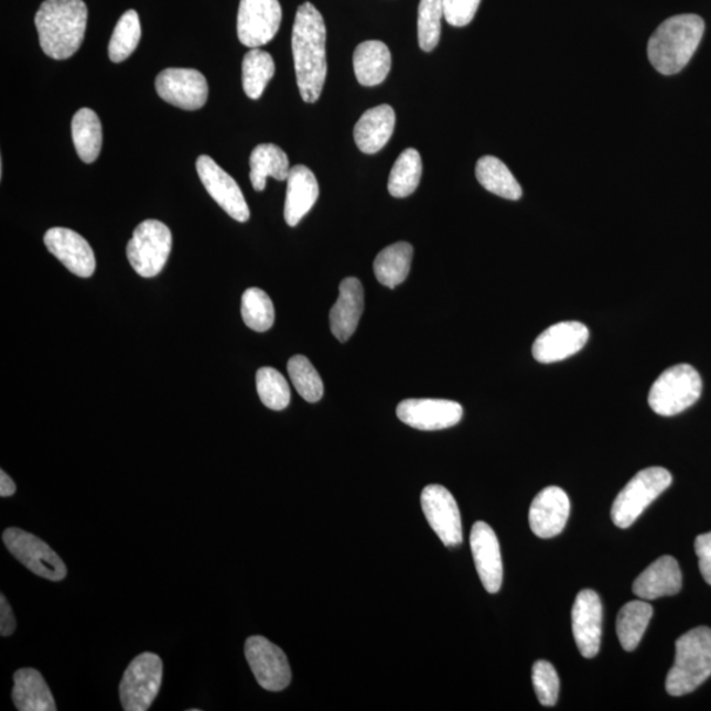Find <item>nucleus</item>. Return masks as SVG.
<instances>
[{"instance_id": "3", "label": "nucleus", "mask_w": 711, "mask_h": 711, "mask_svg": "<svg viewBox=\"0 0 711 711\" xmlns=\"http://www.w3.org/2000/svg\"><path fill=\"white\" fill-rule=\"evenodd\" d=\"M705 23L694 13L676 15L661 23L648 42V60L664 76L680 73L699 47Z\"/></svg>"}, {"instance_id": "29", "label": "nucleus", "mask_w": 711, "mask_h": 711, "mask_svg": "<svg viewBox=\"0 0 711 711\" xmlns=\"http://www.w3.org/2000/svg\"><path fill=\"white\" fill-rule=\"evenodd\" d=\"M476 177L481 186L500 198L518 201L524 194L510 169L494 155H484L477 161Z\"/></svg>"}, {"instance_id": "8", "label": "nucleus", "mask_w": 711, "mask_h": 711, "mask_svg": "<svg viewBox=\"0 0 711 711\" xmlns=\"http://www.w3.org/2000/svg\"><path fill=\"white\" fill-rule=\"evenodd\" d=\"M162 682L160 656L144 653L134 658L121 679L119 693L126 711H146L152 707Z\"/></svg>"}, {"instance_id": "10", "label": "nucleus", "mask_w": 711, "mask_h": 711, "mask_svg": "<svg viewBox=\"0 0 711 711\" xmlns=\"http://www.w3.org/2000/svg\"><path fill=\"white\" fill-rule=\"evenodd\" d=\"M282 22L279 0H241L237 12V36L248 47H260L276 37Z\"/></svg>"}, {"instance_id": "35", "label": "nucleus", "mask_w": 711, "mask_h": 711, "mask_svg": "<svg viewBox=\"0 0 711 711\" xmlns=\"http://www.w3.org/2000/svg\"><path fill=\"white\" fill-rule=\"evenodd\" d=\"M241 316L246 326L256 332L273 327L274 306L266 291L250 288L241 297Z\"/></svg>"}, {"instance_id": "16", "label": "nucleus", "mask_w": 711, "mask_h": 711, "mask_svg": "<svg viewBox=\"0 0 711 711\" xmlns=\"http://www.w3.org/2000/svg\"><path fill=\"white\" fill-rule=\"evenodd\" d=\"M589 341V330L580 322H560L541 332L532 345L535 360L553 364L565 360L582 348Z\"/></svg>"}, {"instance_id": "42", "label": "nucleus", "mask_w": 711, "mask_h": 711, "mask_svg": "<svg viewBox=\"0 0 711 711\" xmlns=\"http://www.w3.org/2000/svg\"><path fill=\"white\" fill-rule=\"evenodd\" d=\"M17 628V620L13 616L12 608L7 602L4 595H0V634L9 636Z\"/></svg>"}, {"instance_id": "28", "label": "nucleus", "mask_w": 711, "mask_h": 711, "mask_svg": "<svg viewBox=\"0 0 711 711\" xmlns=\"http://www.w3.org/2000/svg\"><path fill=\"white\" fill-rule=\"evenodd\" d=\"M412 255H414V248L405 241L392 244V246L383 249L374 263L378 282L389 289L401 284L410 273Z\"/></svg>"}, {"instance_id": "1", "label": "nucleus", "mask_w": 711, "mask_h": 711, "mask_svg": "<svg viewBox=\"0 0 711 711\" xmlns=\"http://www.w3.org/2000/svg\"><path fill=\"white\" fill-rule=\"evenodd\" d=\"M326 24L309 2L298 7L291 36L298 89L306 104L320 99L327 77Z\"/></svg>"}, {"instance_id": "4", "label": "nucleus", "mask_w": 711, "mask_h": 711, "mask_svg": "<svg viewBox=\"0 0 711 711\" xmlns=\"http://www.w3.org/2000/svg\"><path fill=\"white\" fill-rule=\"evenodd\" d=\"M711 676V628L697 627L676 642L674 667L667 676L670 696L694 692Z\"/></svg>"}, {"instance_id": "5", "label": "nucleus", "mask_w": 711, "mask_h": 711, "mask_svg": "<svg viewBox=\"0 0 711 711\" xmlns=\"http://www.w3.org/2000/svg\"><path fill=\"white\" fill-rule=\"evenodd\" d=\"M702 379L692 365L679 364L668 368L651 386L649 408L661 417H674L699 401Z\"/></svg>"}, {"instance_id": "32", "label": "nucleus", "mask_w": 711, "mask_h": 711, "mask_svg": "<svg viewBox=\"0 0 711 711\" xmlns=\"http://www.w3.org/2000/svg\"><path fill=\"white\" fill-rule=\"evenodd\" d=\"M243 89L250 99H259L276 73L274 60L260 47L250 50L243 60Z\"/></svg>"}, {"instance_id": "6", "label": "nucleus", "mask_w": 711, "mask_h": 711, "mask_svg": "<svg viewBox=\"0 0 711 711\" xmlns=\"http://www.w3.org/2000/svg\"><path fill=\"white\" fill-rule=\"evenodd\" d=\"M672 484V474L660 466L643 470L616 496L612 507L614 525L632 527L643 511Z\"/></svg>"}, {"instance_id": "23", "label": "nucleus", "mask_w": 711, "mask_h": 711, "mask_svg": "<svg viewBox=\"0 0 711 711\" xmlns=\"http://www.w3.org/2000/svg\"><path fill=\"white\" fill-rule=\"evenodd\" d=\"M287 181L288 192L283 215L288 226L295 227L314 207L320 196V184L315 174L304 165L291 168Z\"/></svg>"}, {"instance_id": "15", "label": "nucleus", "mask_w": 711, "mask_h": 711, "mask_svg": "<svg viewBox=\"0 0 711 711\" xmlns=\"http://www.w3.org/2000/svg\"><path fill=\"white\" fill-rule=\"evenodd\" d=\"M463 414V406L449 399H406L397 408L399 421L421 431L450 429Z\"/></svg>"}, {"instance_id": "20", "label": "nucleus", "mask_w": 711, "mask_h": 711, "mask_svg": "<svg viewBox=\"0 0 711 711\" xmlns=\"http://www.w3.org/2000/svg\"><path fill=\"white\" fill-rule=\"evenodd\" d=\"M571 500L568 494L558 486H548L534 498L528 521L531 530L541 539H551L563 532Z\"/></svg>"}, {"instance_id": "30", "label": "nucleus", "mask_w": 711, "mask_h": 711, "mask_svg": "<svg viewBox=\"0 0 711 711\" xmlns=\"http://www.w3.org/2000/svg\"><path fill=\"white\" fill-rule=\"evenodd\" d=\"M654 615V608L645 600L628 602L616 618V634L625 651L632 653L639 646Z\"/></svg>"}, {"instance_id": "36", "label": "nucleus", "mask_w": 711, "mask_h": 711, "mask_svg": "<svg viewBox=\"0 0 711 711\" xmlns=\"http://www.w3.org/2000/svg\"><path fill=\"white\" fill-rule=\"evenodd\" d=\"M288 371L294 388L304 401L315 403L324 395V385L320 374L303 355H295L288 363Z\"/></svg>"}, {"instance_id": "39", "label": "nucleus", "mask_w": 711, "mask_h": 711, "mask_svg": "<svg viewBox=\"0 0 711 711\" xmlns=\"http://www.w3.org/2000/svg\"><path fill=\"white\" fill-rule=\"evenodd\" d=\"M532 683L541 705L553 707L558 702L560 680L551 662L539 660L534 664Z\"/></svg>"}, {"instance_id": "34", "label": "nucleus", "mask_w": 711, "mask_h": 711, "mask_svg": "<svg viewBox=\"0 0 711 711\" xmlns=\"http://www.w3.org/2000/svg\"><path fill=\"white\" fill-rule=\"evenodd\" d=\"M141 39V25L138 12L130 10L119 19L110 44H108V56L115 64L123 63L137 51Z\"/></svg>"}, {"instance_id": "22", "label": "nucleus", "mask_w": 711, "mask_h": 711, "mask_svg": "<svg viewBox=\"0 0 711 711\" xmlns=\"http://www.w3.org/2000/svg\"><path fill=\"white\" fill-rule=\"evenodd\" d=\"M682 574L679 563L672 557H661L649 565L634 581L636 597L645 601L675 595L681 591Z\"/></svg>"}, {"instance_id": "9", "label": "nucleus", "mask_w": 711, "mask_h": 711, "mask_svg": "<svg viewBox=\"0 0 711 711\" xmlns=\"http://www.w3.org/2000/svg\"><path fill=\"white\" fill-rule=\"evenodd\" d=\"M3 541L12 557L40 578L50 581L66 578L67 569L64 561L35 535L11 527L3 532Z\"/></svg>"}, {"instance_id": "2", "label": "nucleus", "mask_w": 711, "mask_h": 711, "mask_svg": "<svg viewBox=\"0 0 711 711\" xmlns=\"http://www.w3.org/2000/svg\"><path fill=\"white\" fill-rule=\"evenodd\" d=\"M84 0H45L35 17L39 42L47 57L71 58L84 43L87 26Z\"/></svg>"}, {"instance_id": "13", "label": "nucleus", "mask_w": 711, "mask_h": 711, "mask_svg": "<svg viewBox=\"0 0 711 711\" xmlns=\"http://www.w3.org/2000/svg\"><path fill=\"white\" fill-rule=\"evenodd\" d=\"M427 521L445 547H456L463 541L462 516L456 499L442 485L425 486L421 496Z\"/></svg>"}, {"instance_id": "37", "label": "nucleus", "mask_w": 711, "mask_h": 711, "mask_svg": "<svg viewBox=\"0 0 711 711\" xmlns=\"http://www.w3.org/2000/svg\"><path fill=\"white\" fill-rule=\"evenodd\" d=\"M257 395L268 409L281 411L288 408L291 399L290 386L279 370L266 367L257 370Z\"/></svg>"}, {"instance_id": "41", "label": "nucleus", "mask_w": 711, "mask_h": 711, "mask_svg": "<svg viewBox=\"0 0 711 711\" xmlns=\"http://www.w3.org/2000/svg\"><path fill=\"white\" fill-rule=\"evenodd\" d=\"M694 550L697 557H699L702 578L711 585V531L697 537Z\"/></svg>"}, {"instance_id": "21", "label": "nucleus", "mask_w": 711, "mask_h": 711, "mask_svg": "<svg viewBox=\"0 0 711 711\" xmlns=\"http://www.w3.org/2000/svg\"><path fill=\"white\" fill-rule=\"evenodd\" d=\"M364 311V289L360 281L349 277L341 283L338 298L330 313L332 335L345 343L355 334Z\"/></svg>"}, {"instance_id": "25", "label": "nucleus", "mask_w": 711, "mask_h": 711, "mask_svg": "<svg viewBox=\"0 0 711 711\" xmlns=\"http://www.w3.org/2000/svg\"><path fill=\"white\" fill-rule=\"evenodd\" d=\"M12 700L20 711H56V702L42 674L23 668L13 675Z\"/></svg>"}, {"instance_id": "38", "label": "nucleus", "mask_w": 711, "mask_h": 711, "mask_svg": "<svg viewBox=\"0 0 711 711\" xmlns=\"http://www.w3.org/2000/svg\"><path fill=\"white\" fill-rule=\"evenodd\" d=\"M443 18V0H421L418 10V39L422 51L435 50L442 35Z\"/></svg>"}, {"instance_id": "14", "label": "nucleus", "mask_w": 711, "mask_h": 711, "mask_svg": "<svg viewBox=\"0 0 711 711\" xmlns=\"http://www.w3.org/2000/svg\"><path fill=\"white\" fill-rule=\"evenodd\" d=\"M196 172L207 193L233 219L246 223L250 218V212L241 188L227 172L208 158L200 155L196 160Z\"/></svg>"}, {"instance_id": "40", "label": "nucleus", "mask_w": 711, "mask_h": 711, "mask_svg": "<svg viewBox=\"0 0 711 711\" xmlns=\"http://www.w3.org/2000/svg\"><path fill=\"white\" fill-rule=\"evenodd\" d=\"M481 0H443L444 19L453 26L468 25L478 10Z\"/></svg>"}, {"instance_id": "26", "label": "nucleus", "mask_w": 711, "mask_h": 711, "mask_svg": "<svg viewBox=\"0 0 711 711\" xmlns=\"http://www.w3.org/2000/svg\"><path fill=\"white\" fill-rule=\"evenodd\" d=\"M354 69L358 84L367 87L381 85L391 69L388 45L377 40L358 45L354 53Z\"/></svg>"}, {"instance_id": "19", "label": "nucleus", "mask_w": 711, "mask_h": 711, "mask_svg": "<svg viewBox=\"0 0 711 711\" xmlns=\"http://www.w3.org/2000/svg\"><path fill=\"white\" fill-rule=\"evenodd\" d=\"M572 629L579 651L586 659L594 658L601 647L602 604L600 595L585 589L575 597L572 608Z\"/></svg>"}, {"instance_id": "43", "label": "nucleus", "mask_w": 711, "mask_h": 711, "mask_svg": "<svg viewBox=\"0 0 711 711\" xmlns=\"http://www.w3.org/2000/svg\"><path fill=\"white\" fill-rule=\"evenodd\" d=\"M17 493V485L13 483L9 474L4 471L0 472V496L11 497Z\"/></svg>"}, {"instance_id": "33", "label": "nucleus", "mask_w": 711, "mask_h": 711, "mask_svg": "<svg viewBox=\"0 0 711 711\" xmlns=\"http://www.w3.org/2000/svg\"><path fill=\"white\" fill-rule=\"evenodd\" d=\"M423 172L421 154L414 148L406 149L390 172L388 190L395 198H406L416 192Z\"/></svg>"}, {"instance_id": "12", "label": "nucleus", "mask_w": 711, "mask_h": 711, "mask_svg": "<svg viewBox=\"0 0 711 711\" xmlns=\"http://www.w3.org/2000/svg\"><path fill=\"white\" fill-rule=\"evenodd\" d=\"M246 658L259 686L269 692H281L291 681L287 655L263 636H250L246 642Z\"/></svg>"}, {"instance_id": "31", "label": "nucleus", "mask_w": 711, "mask_h": 711, "mask_svg": "<svg viewBox=\"0 0 711 711\" xmlns=\"http://www.w3.org/2000/svg\"><path fill=\"white\" fill-rule=\"evenodd\" d=\"M72 138L78 158L85 164L98 159L101 149V125L98 115L91 108H80L72 120Z\"/></svg>"}, {"instance_id": "27", "label": "nucleus", "mask_w": 711, "mask_h": 711, "mask_svg": "<svg viewBox=\"0 0 711 711\" xmlns=\"http://www.w3.org/2000/svg\"><path fill=\"white\" fill-rule=\"evenodd\" d=\"M250 182L256 192H262L267 186V179L287 181L290 173V164L287 153L276 144H260L254 149L249 159Z\"/></svg>"}, {"instance_id": "7", "label": "nucleus", "mask_w": 711, "mask_h": 711, "mask_svg": "<svg viewBox=\"0 0 711 711\" xmlns=\"http://www.w3.org/2000/svg\"><path fill=\"white\" fill-rule=\"evenodd\" d=\"M172 246L171 229L162 222L148 219L140 223L128 243V261L139 276L152 279L166 266Z\"/></svg>"}, {"instance_id": "24", "label": "nucleus", "mask_w": 711, "mask_h": 711, "mask_svg": "<svg viewBox=\"0 0 711 711\" xmlns=\"http://www.w3.org/2000/svg\"><path fill=\"white\" fill-rule=\"evenodd\" d=\"M396 128V112L389 105L365 111L354 130L356 146L363 153L375 154L388 144Z\"/></svg>"}, {"instance_id": "18", "label": "nucleus", "mask_w": 711, "mask_h": 711, "mask_svg": "<svg viewBox=\"0 0 711 711\" xmlns=\"http://www.w3.org/2000/svg\"><path fill=\"white\" fill-rule=\"evenodd\" d=\"M471 548L478 578L486 592L498 593L504 580L503 557L497 535L485 521L473 525Z\"/></svg>"}, {"instance_id": "11", "label": "nucleus", "mask_w": 711, "mask_h": 711, "mask_svg": "<svg viewBox=\"0 0 711 711\" xmlns=\"http://www.w3.org/2000/svg\"><path fill=\"white\" fill-rule=\"evenodd\" d=\"M155 90L161 99L186 111L200 110L208 98L207 79L195 69L169 67L155 78Z\"/></svg>"}, {"instance_id": "17", "label": "nucleus", "mask_w": 711, "mask_h": 711, "mask_svg": "<svg viewBox=\"0 0 711 711\" xmlns=\"http://www.w3.org/2000/svg\"><path fill=\"white\" fill-rule=\"evenodd\" d=\"M44 243L47 250L73 274L80 279H89L94 274L97 261L85 237L69 228L53 227L47 229Z\"/></svg>"}]
</instances>
